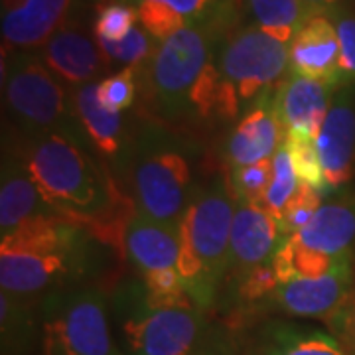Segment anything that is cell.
<instances>
[{"mask_svg":"<svg viewBox=\"0 0 355 355\" xmlns=\"http://www.w3.org/2000/svg\"><path fill=\"white\" fill-rule=\"evenodd\" d=\"M284 146L291 154L292 166L298 174L300 184L318 191L322 198L326 196V180L320 162V153L314 137H308L302 132H286Z\"/></svg>","mask_w":355,"mask_h":355,"instance_id":"d4e9b609","label":"cell"},{"mask_svg":"<svg viewBox=\"0 0 355 355\" xmlns=\"http://www.w3.org/2000/svg\"><path fill=\"white\" fill-rule=\"evenodd\" d=\"M77 14V0H2V51H38Z\"/></svg>","mask_w":355,"mask_h":355,"instance_id":"7c38bea8","label":"cell"},{"mask_svg":"<svg viewBox=\"0 0 355 355\" xmlns=\"http://www.w3.org/2000/svg\"><path fill=\"white\" fill-rule=\"evenodd\" d=\"M233 190L221 176L200 186L180 223L178 270L198 308L211 306L229 270V241L235 216Z\"/></svg>","mask_w":355,"mask_h":355,"instance_id":"277c9868","label":"cell"},{"mask_svg":"<svg viewBox=\"0 0 355 355\" xmlns=\"http://www.w3.org/2000/svg\"><path fill=\"white\" fill-rule=\"evenodd\" d=\"M286 241L330 263L349 259L355 241V200L322 203L304 227L286 237Z\"/></svg>","mask_w":355,"mask_h":355,"instance_id":"e0dca14e","label":"cell"},{"mask_svg":"<svg viewBox=\"0 0 355 355\" xmlns=\"http://www.w3.org/2000/svg\"><path fill=\"white\" fill-rule=\"evenodd\" d=\"M284 241L279 221L261 205L235 200L229 241V270L239 279L272 261Z\"/></svg>","mask_w":355,"mask_h":355,"instance_id":"2e32d148","label":"cell"},{"mask_svg":"<svg viewBox=\"0 0 355 355\" xmlns=\"http://www.w3.org/2000/svg\"><path fill=\"white\" fill-rule=\"evenodd\" d=\"M123 241L130 263L139 268L142 277L156 270L178 268L182 251L180 227L132 211L125 223Z\"/></svg>","mask_w":355,"mask_h":355,"instance_id":"44dd1931","label":"cell"},{"mask_svg":"<svg viewBox=\"0 0 355 355\" xmlns=\"http://www.w3.org/2000/svg\"><path fill=\"white\" fill-rule=\"evenodd\" d=\"M55 219L67 217L44 198L22 158L16 153L4 154L0 174V239Z\"/></svg>","mask_w":355,"mask_h":355,"instance_id":"8fae6325","label":"cell"},{"mask_svg":"<svg viewBox=\"0 0 355 355\" xmlns=\"http://www.w3.org/2000/svg\"><path fill=\"white\" fill-rule=\"evenodd\" d=\"M44 355H125L114 345L99 288L79 286L51 294L44 320Z\"/></svg>","mask_w":355,"mask_h":355,"instance_id":"52a82bcc","label":"cell"},{"mask_svg":"<svg viewBox=\"0 0 355 355\" xmlns=\"http://www.w3.org/2000/svg\"><path fill=\"white\" fill-rule=\"evenodd\" d=\"M69 99L91 148L109 160L123 162L128 153L125 119L101 101L99 81L69 87Z\"/></svg>","mask_w":355,"mask_h":355,"instance_id":"d6986e66","label":"cell"},{"mask_svg":"<svg viewBox=\"0 0 355 355\" xmlns=\"http://www.w3.org/2000/svg\"><path fill=\"white\" fill-rule=\"evenodd\" d=\"M298 188H300V180L292 166L291 154L282 144V148L272 156V176H270V184H268L265 202H263V209H266L279 221L286 205L296 196Z\"/></svg>","mask_w":355,"mask_h":355,"instance_id":"484cf974","label":"cell"},{"mask_svg":"<svg viewBox=\"0 0 355 355\" xmlns=\"http://www.w3.org/2000/svg\"><path fill=\"white\" fill-rule=\"evenodd\" d=\"M354 288L352 261L312 279H292L279 282V286L266 298L279 310L300 318L330 320L347 300Z\"/></svg>","mask_w":355,"mask_h":355,"instance_id":"9a60e30c","label":"cell"},{"mask_svg":"<svg viewBox=\"0 0 355 355\" xmlns=\"http://www.w3.org/2000/svg\"><path fill=\"white\" fill-rule=\"evenodd\" d=\"M336 89L328 81L288 73L277 89V107L286 132H302L316 139Z\"/></svg>","mask_w":355,"mask_h":355,"instance_id":"ffe728a7","label":"cell"},{"mask_svg":"<svg viewBox=\"0 0 355 355\" xmlns=\"http://www.w3.org/2000/svg\"><path fill=\"white\" fill-rule=\"evenodd\" d=\"M38 55L65 87L101 81L109 65L95 34L79 20V12L46 42Z\"/></svg>","mask_w":355,"mask_h":355,"instance_id":"4fadbf2b","label":"cell"},{"mask_svg":"<svg viewBox=\"0 0 355 355\" xmlns=\"http://www.w3.org/2000/svg\"><path fill=\"white\" fill-rule=\"evenodd\" d=\"M320 162L326 180V196L347 186L355 162V91L354 85L338 87L316 137Z\"/></svg>","mask_w":355,"mask_h":355,"instance_id":"30bf717a","label":"cell"},{"mask_svg":"<svg viewBox=\"0 0 355 355\" xmlns=\"http://www.w3.org/2000/svg\"><path fill=\"white\" fill-rule=\"evenodd\" d=\"M235 26H257L284 44L312 16L302 0H225Z\"/></svg>","mask_w":355,"mask_h":355,"instance_id":"7402d4cb","label":"cell"},{"mask_svg":"<svg viewBox=\"0 0 355 355\" xmlns=\"http://www.w3.org/2000/svg\"><path fill=\"white\" fill-rule=\"evenodd\" d=\"M241 282V292L245 300H266L272 294V291L279 286V279L272 268V263H266V265L251 270L247 277H243Z\"/></svg>","mask_w":355,"mask_h":355,"instance_id":"d6a6232c","label":"cell"},{"mask_svg":"<svg viewBox=\"0 0 355 355\" xmlns=\"http://www.w3.org/2000/svg\"><path fill=\"white\" fill-rule=\"evenodd\" d=\"M140 24L139 12L130 2H109L95 10L93 34L97 42H116Z\"/></svg>","mask_w":355,"mask_h":355,"instance_id":"4316f807","label":"cell"},{"mask_svg":"<svg viewBox=\"0 0 355 355\" xmlns=\"http://www.w3.org/2000/svg\"><path fill=\"white\" fill-rule=\"evenodd\" d=\"M320 205H322V196L312 188L300 184L296 196L292 198V202L286 205V209L282 211L279 219L280 231H282L284 239L304 227L306 223L312 219V216L316 214Z\"/></svg>","mask_w":355,"mask_h":355,"instance_id":"4dcf8cb0","label":"cell"},{"mask_svg":"<svg viewBox=\"0 0 355 355\" xmlns=\"http://www.w3.org/2000/svg\"><path fill=\"white\" fill-rule=\"evenodd\" d=\"M345 352H347V349H345ZM347 355H355V349L354 352H347Z\"/></svg>","mask_w":355,"mask_h":355,"instance_id":"8d00e7d4","label":"cell"},{"mask_svg":"<svg viewBox=\"0 0 355 355\" xmlns=\"http://www.w3.org/2000/svg\"><path fill=\"white\" fill-rule=\"evenodd\" d=\"M137 77L139 69L135 67H125L119 69L111 76L103 77L99 81V97L101 101L119 113H125L137 101Z\"/></svg>","mask_w":355,"mask_h":355,"instance_id":"f546056e","label":"cell"},{"mask_svg":"<svg viewBox=\"0 0 355 355\" xmlns=\"http://www.w3.org/2000/svg\"><path fill=\"white\" fill-rule=\"evenodd\" d=\"M312 14H330L340 8H347L349 0H302Z\"/></svg>","mask_w":355,"mask_h":355,"instance_id":"e575fe53","label":"cell"},{"mask_svg":"<svg viewBox=\"0 0 355 355\" xmlns=\"http://www.w3.org/2000/svg\"><path fill=\"white\" fill-rule=\"evenodd\" d=\"M109 2H116V0H77V10H89V8H99L103 4H109ZM125 2V0H123Z\"/></svg>","mask_w":355,"mask_h":355,"instance_id":"d590c367","label":"cell"},{"mask_svg":"<svg viewBox=\"0 0 355 355\" xmlns=\"http://www.w3.org/2000/svg\"><path fill=\"white\" fill-rule=\"evenodd\" d=\"M85 270V233L73 243L53 249L0 247V286L4 294L18 300L34 298L44 292H58Z\"/></svg>","mask_w":355,"mask_h":355,"instance_id":"ba28073f","label":"cell"},{"mask_svg":"<svg viewBox=\"0 0 355 355\" xmlns=\"http://www.w3.org/2000/svg\"><path fill=\"white\" fill-rule=\"evenodd\" d=\"M270 176H272V158L257 162V164L233 168L231 170V190H233L235 200L263 207Z\"/></svg>","mask_w":355,"mask_h":355,"instance_id":"83f0119b","label":"cell"},{"mask_svg":"<svg viewBox=\"0 0 355 355\" xmlns=\"http://www.w3.org/2000/svg\"><path fill=\"white\" fill-rule=\"evenodd\" d=\"M336 26L340 42V65H338V85H355V12L340 8L328 14Z\"/></svg>","mask_w":355,"mask_h":355,"instance_id":"f1b7e54d","label":"cell"},{"mask_svg":"<svg viewBox=\"0 0 355 355\" xmlns=\"http://www.w3.org/2000/svg\"><path fill=\"white\" fill-rule=\"evenodd\" d=\"M277 89L261 95L231 130L225 146L231 170L270 160L282 148L286 128L277 107Z\"/></svg>","mask_w":355,"mask_h":355,"instance_id":"5bb4252c","label":"cell"},{"mask_svg":"<svg viewBox=\"0 0 355 355\" xmlns=\"http://www.w3.org/2000/svg\"><path fill=\"white\" fill-rule=\"evenodd\" d=\"M291 73L288 44L257 26H235L216 48L198 91V116L241 119L266 91Z\"/></svg>","mask_w":355,"mask_h":355,"instance_id":"7a4b0ae2","label":"cell"},{"mask_svg":"<svg viewBox=\"0 0 355 355\" xmlns=\"http://www.w3.org/2000/svg\"><path fill=\"white\" fill-rule=\"evenodd\" d=\"M291 73L338 85L340 42L328 14H312L288 44Z\"/></svg>","mask_w":355,"mask_h":355,"instance_id":"ac0fdd59","label":"cell"},{"mask_svg":"<svg viewBox=\"0 0 355 355\" xmlns=\"http://www.w3.org/2000/svg\"><path fill=\"white\" fill-rule=\"evenodd\" d=\"M2 91L22 137L60 132L87 144L69 99V87L48 69L38 51H2Z\"/></svg>","mask_w":355,"mask_h":355,"instance_id":"8992f818","label":"cell"},{"mask_svg":"<svg viewBox=\"0 0 355 355\" xmlns=\"http://www.w3.org/2000/svg\"><path fill=\"white\" fill-rule=\"evenodd\" d=\"M16 154L55 209L77 225H89L103 241H113L125 198L91 146L50 132L22 137Z\"/></svg>","mask_w":355,"mask_h":355,"instance_id":"6da1fadb","label":"cell"},{"mask_svg":"<svg viewBox=\"0 0 355 355\" xmlns=\"http://www.w3.org/2000/svg\"><path fill=\"white\" fill-rule=\"evenodd\" d=\"M193 154L190 142L162 123L148 121L139 128L125 156L137 214L180 227L198 191Z\"/></svg>","mask_w":355,"mask_h":355,"instance_id":"3957f363","label":"cell"},{"mask_svg":"<svg viewBox=\"0 0 355 355\" xmlns=\"http://www.w3.org/2000/svg\"><path fill=\"white\" fill-rule=\"evenodd\" d=\"M207 331L198 308H150L144 304L123 324L125 355H193Z\"/></svg>","mask_w":355,"mask_h":355,"instance_id":"9c48e42d","label":"cell"},{"mask_svg":"<svg viewBox=\"0 0 355 355\" xmlns=\"http://www.w3.org/2000/svg\"><path fill=\"white\" fill-rule=\"evenodd\" d=\"M229 32L217 20L184 26L158 44L139 77L154 113L164 121L198 116L196 99L219 38Z\"/></svg>","mask_w":355,"mask_h":355,"instance_id":"5b68a950","label":"cell"},{"mask_svg":"<svg viewBox=\"0 0 355 355\" xmlns=\"http://www.w3.org/2000/svg\"><path fill=\"white\" fill-rule=\"evenodd\" d=\"M125 2H130V4L150 2L154 6H160L178 16L186 24L209 22L216 18L223 6V0H125Z\"/></svg>","mask_w":355,"mask_h":355,"instance_id":"1f68e13d","label":"cell"},{"mask_svg":"<svg viewBox=\"0 0 355 355\" xmlns=\"http://www.w3.org/2000/svg\"><path fill=\"white\" fill-rule=\"evenodd\" d=\"M328 326L347 352L355 349V286L349 292L345 304L328 320Z\"/></svg>","mask_w":355,"mask_h":355,"instance_id":"836d02e7","label":"cell"},{"mask_svg":"<svg viewBox=\"0 0 355 355\" xmlns=\"http://www.w3.org/2000/svg\"><path fill=\"white\" fill-rule=\"evenodd\" d=\"M261 355H347V352L331 334L275 324L266 334Z\"/></svg>","mask_w":355,"mask_h":355,"instance_id":"603a6c76","label":"cell"},{"mask_svg":"<svg viewBox=\"0 0 355 355\" xmlns=\"http://www.w3.org/2000/svg\"><path fill=\"white\" fill-rule=\"evenodd\" d=\"M109 65H119L121 69L135 67L140 69L150 62L158 48V40H154L142 26H137L125 38L116 42H97Z\"/></svg>","mask_w":355,"mask_h":355,"instance_id":"cb8c5ba5","label":"cell"}]
</instances>
